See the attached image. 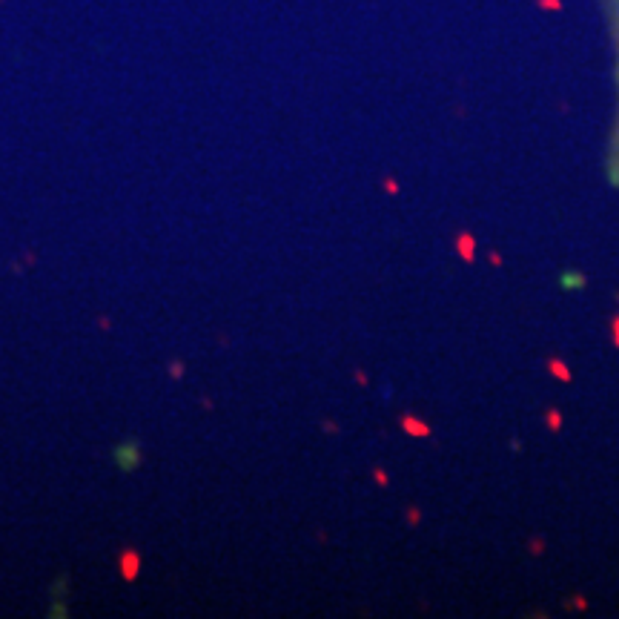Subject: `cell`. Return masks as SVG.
<instances>
[{"label":"cell","instance_id":"obj_1","mask_svg":"<svg viewBox=\"0 0 619 619\" xmlns=\"http://www.w3.org/2000/svg\"><path fill=\"white\" fill-rule=\"evenodd\" d=\"M611 14H614V32H617V49H619V0H608Z\"/></svg>","mask_w":619,"mask_h":619}]
</instances>
